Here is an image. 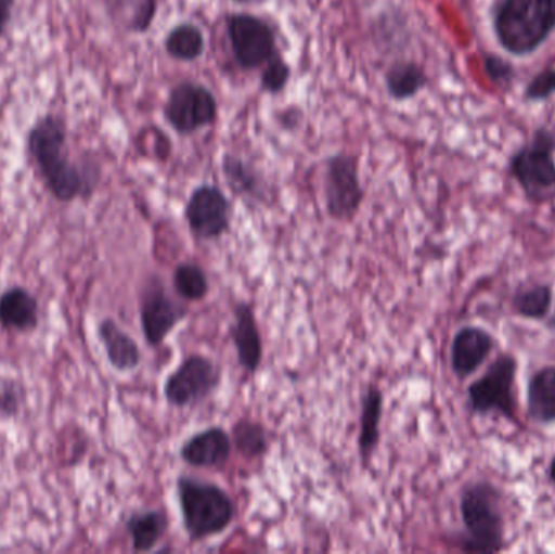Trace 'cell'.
Instances as JSON below:
<instances>
[{
    "label": "cell",
    "instance_id": "1",
    "mask_svg": "<svg viewBox=\"0 0 555 554\" xmlns=\"http://www.w3.org/2000/svg\"><path fill=\"white\" fill-rule=\"evenodd\" d=\"M67 133L59 117L44 116L28 133V152L57 201L72 202L78 195L91 194L98 179H90L68 159Z\"/></svg>",
    "mask_w": 555,
    "mask_h": 554
},
{
    "label": "cell",
    "instance_id": "2",
    "mask_svg": "<svg viewBox=\"0 0 555 554\" xmlns=\"http://www.w3.org/2000/svg\"><path fill=\"white\" fill-rule=\"evenodd\" d=\"M460 516L465 532L453 537V543L465 553L494 554L505 550L507 520L505 494L498 485L478 480L463 487Z\"/></svg>",
    "mask_w": 555,
    "mask_h": 554
},
{
    "label": "cell",
    "instance_id": "3",
    "mask_svg": "<svg viewBox=\"0 0 555 554\" xmlns=\"http://www.w3.org/2000/svg\"><path fill=\"white\" fill-rule=\"evenodd\" d=\"M492 28L515 57L534 54L555 31V0H495Z\"/></svg>",
    "mask_w": 555,
    "mask_h": 554
},
{
    "label": "cell",
    "instance_id": "4",
    "mask_svg": "<svg viewBox=\"0 0 555 554\" xmlns=\"http://www.w3.org/2000/svg\"><path fill=\"white\" fill-rule=\"evenodd\" d=\"M185 532L194 542L221 536L236 517L230 494L210 481L181 477L176 484Z\"/></svg>",
    "mask_w": 555,
    "mask_h": 554
},
{
    "label": "cell",
    "instance_id": "5",
    "mask_svg": "<svg viewBox=\"0 0 555 554\" xmlns=\"http://www.w3.org/2000/svg\"><path fill=\"white\" fill-rule=\"evenodd\" d=\"M555 132L547 127L534 130L533 137L511 156L508 172L534 205L555 201Z\"/></svg>",
    "mask_w": 555,
    "mask_h": 554
},
{
    "label": "cell",
    "instance_id": "6",
    "mask_svg": "<svg viewBox=\"0 0 555 554\" xmlns=\"http://www.w3.org/2000/svg\"><path fill=\"white\" fill-rule=\"evenodd\" d=\"M518 360L512 353H501L486 373L468 387L469 412L476 416H502L508 422L517 420Z\"/></svg>",
    "mask_w": 555,
    "mask_h": 554
},
{
    "label": "cell",
    "instance_id": "7",
    "mask_svg": "<svg viewBox=\"0 0 555 554\" xmlns=\"http://www.w3.org/2000/svg\"><path fill=\"white\" fill-rule=\"evenodd\" d=\"M364 195L359 156L348 152L330 155L323 168V198L328 217L351 221L358 215Z\"/></svg>",
    "mask_w": 555,
    "mask_h": 554
},
{
    "label": "cell",
    "instance_id": "8",
    "mask_svg": "<svg viewBox=\"0 0 555 554\" xmlns=\"http://www.w3.org/2000/svg\"><path fill=\"white\" fill-rule=\"evenodd\" d=\"M220 114L217 96L207 85L184 80L169 91L163 117L178 136L191 137L215 126Z\"/></svg>",
    "mask_w": 555,
    "mask_h": 554
},
{
    "label": "cell",
    "instance_id": "9",
    "mask_svg": "<svg viewBox=\"0 0 555 554\" xmlns=\"http://www.w3.org/2000/svg\"><path fill=\"white\" fill-rule=\"evenodd\" d=\"M227 36L231 54L241 70H260L280 52L275 28L254 13H230L227 16Z\"/></svg>",
    "mask_w": 555,
    "mask_h": 554
},
{
    "label": "cell",
    "instance_id": "10",
    "mask_svg": "<svg viewBox=\"0 0 555 554\" xmlns=\"http://www.w3.org/2000/svg\"><path fill=\"white\" fill-rule=\"evenodd\" d=\"M220 381V368L215 361L204 355H191L169 374L163 394L169 405L184 409L208 399Z\"/></svg>",
    "mask_w": 555,
    "mask_h": 554
},
{
    "label": "cell",
    "instance_id": "11",
    "mask_svg": "<svg viewBox=\"0 0 555 554\" xmlns=\"http://www.w3.org/2000/svg\"><path fill=\"white\" fill-rule=\"evenodd\" d=\"M233 205L223 189L202 184L192 191L184 208L189 230L197 240H220L231 228Z\"/></svg>",
    "mask_w": 555,
    "mask_h": 554
},
{
    "label": "cell",
    "instance_id": "12",
    "mask_svg": "<svg viewBox=\"0 0 555 554\" xmlns=\"http://www.w3.org/2000/svg\"><path fill=\"white\" fill-rule=\"evenodd\" d=\"M185 315H188V309L169 295L163 280L153 276L146 283L142 301H140V321H142L146 344L153 348L159 347L184 321Z\"/></svg>",
    "mask_w": 555,
    "mask_h": 554
},
{
    "label": "cell",
    "instance_id": "13",
    "mask_svg": "<svg viewBox=\"0 0 555 554\" xmlns=\"http://www.w3.org/2000/svg\"><path fill=\"white\" fill-rule=\"evenodd\" d=\"M494 348V335L486 328L479 325H465L460 328L450 347L453 374L460 381L468 379L489 360Z\"/></svg>",
    "mask_w": 555,
    "mask_h": 554
},
{
    "label": "cell",
    "instance_id": "14",
    "mask_svg": "<svg viewBox=\"0 0 555 554\" xmlns=\"http://www.w3.org/2000/svg\"><path fill=\"white\" fill-rule=\"evenodd\" d=\"M233 451L231 436L220 426L195 433L181 448V459L195 468H220L228 464Z\"/></svg>",
    "mask_w": 555,
    "mask_h": 554
},
{
    "label": "cell",
    "instance_id": "15",
    "mask_svg": "<svg viewBox=\"0 0 555 554\" xmlns=\"http://www.w3.org/2000/svg\"><path fill=\"white\" fill-rule=\"evenodd\" d=\"M230 332L236 348L237 363L246 373L256 374L262 364L263 345L253 306L247 302L236 305Z\"/></svg>",
    "mask_w": 555,
    "mask_h": 554
},
{
    "label": "cell",
    "instance_id": "16",
    "mask_svg": "<svg viewBox=\"0 0 555 554\" xmlns=\"http://www.w3.org/2000/svg\"><path fill=\"white\" fill-rule=\"evenodd\" d=\"M221 175L228 189L237 197L256 204H266L269 201L270 185L266 176L243 156L224 153L221 158Z\"/></svg>",
    "mask_w": 555,
    "mask_h": 554
},
{
    "label": "cell",
    "instance_id": "17",
    "mask_svg": "<svg viewBox=\"0 0 555 554\" xmlns=\"http://www.w3.org/2000/svg\"><path fill=\"white\" fill-rule=\"evenodd\" d=\"M527 413L540 426L555 425V366L540 368L528 381Z\"/></svg>",
    "mask_w": 555,
    "mask_h": 554
},
{
    "label": "cell",
    "instance_id": "18",
    "mask_svg": "<svg viewBox=\"0 0 555 554\" xmlns=\"http://www.w3.org/2000/svg\"><path fill=\"white\" fill-rule=\"evenodd\" d=\"M98 335H100L101 344L104 345V350H106L107 360H109L114 370L127 373V371L139 368L140 361H142L139 345L113 319H104L101 322L100 327H98Z\"/></svg>",
    "mask_w": 555,
    "mask_h": 554
},
{
    "label": "cell",
    "instance_id": "19",
    "mask_svg": "<svg viewBox=\"0 0 555 554\" xmlns=\"http://www.w3.org/2000/svg\"><path fill=\"white\" fill-rule=\"evenodd\" d=\"M0 325L20 332L33 331L38 325V301L28 289L12 286L0 295Z\"/></svg>",
    "mask_w": 555,
    "mask_h": 554
},
{
    "label": "cell",
    "instance_id": "20",
    "mask_svg": "<svg viewBox=\"0 0 555 554\" xmlns=\"http://www.w3.org/2000/svg\"><path fill=\"white\" fill-rule=\"evenodd\" d=\"M385 90L397 103L413 100L429 85V75L423 65L414 61H395L384 75Z\"/></svg>",
    "mask_w": 555,
    "mask_h": 554
},
{
    "label": "cell",
    "instance_id": "21",
    "mask_svg": "<svg viewBox=\"0 0 555 554\" xmlns=\"http://www.w3.org/2000/svg\"><path fill=\"white\" fill-rule=\"evenodd\" d=\"M384 413V394L377 387H369L362 397L361 431L358 448L362 462L367 465L380 441V420Z\"/></svg>",
    "mask_w": 555,
    "mask_h": 554
},
{
    "label": "cell",
    "instance_id": "22",
    "mask_svg": "<svg viewBox=\"0 0 555 554\" xmlns=\"http://www.w3.org/2000/svg\"><path fill=\"white\" fill-rule=\"evenodd\" d=\"M207 39L204 29L194 22H181L169 29L165 51L178 62H195L205 54Z\"/></svg>",
    "mask_w": 555,
    "mask_h": 554
},
{
    "label": "cell",
    "instance_id": "23",
    "mask_svg": "<svg viewBox=\"0 0 555 554\" xmlns=\"http://www.w3.org/2000/svg\"><path fill=\"white\" fill-rule=\"evenodd\" d=\"M511 308L518 318L527 321H547L554 308V289L547 283L521 286L512 295Z\"/></svg>",
    "mask_w": 555,
    "mask_h": 554
},
{
    "label": "cell",
    "instance_id": "24",
    "mask_svg": "<svg viewBox=\"0 0 555 554\" xmlns=\"http://www.w3.org/2000/svg\"><path fill=\"white\" fill-rule=\"evenodd\" d=\"M169 520L165 511H142L135 513L127 520V532H129L132 546L135 552L149 553L162 542L165 533L168 532Z\"/></svg>",
    "mask_w": 555,
    "mask_h": 554
},
{
    "label": "cell",
    "instance_id": "25",
    "mask_svg": "<svg viewBox=\"0 0 555 554\" xmlns=\"http://www.w3.org/2000/svg\"><path fill=\"white\" fill-rule=\"evenodd\" d=\"M231 441L243 458L254 461L260 459L269 451V435L266 426L254 420L243 418L236 422L231 433Z\"/></svg>",
    "mask_w": 555,
    "mask_h": 554
},
{
    "label": "cell",
    "instance_id": "26",
    "mask_svg": "<svg viewBox=\"0 0 555 554\" xmlns=\"http://www.w3.org/2000/svg\"><path fill=\"white\" fill-rule=\"evenodd\" d=\"M172 286L176 293L189 302L202 301L210 292L207 273L194 262H182L176 266Z\"/></svg>",
    "mask_w": 555,
    "mask_h": 554
},
{
    "label": "cell",
    "instance_id": "27",
    "mask_svg": "<svg viewBox=\"0 0 555 554\" xmlns=\"http://www.w3.org/2000/svg\"><path fill=\"white\" fill-rule=\"evenodd\" d=\"M293 68L287 64L286 59L283 57L281 52H278L275 57L270 59L262 68H260V90L263 93L280 94L281 91L286 90L289 83Z\"/></svg>",
    "mask_w": 555,
    "mask_h": 554
},
{
    "label": "cell",
    "instance_id": "28",
    "mask_svg": "<svg viewBox=\"0 0 555 554\" xmlns=\"http://www.w3.org/2000/svg\"><path fill=\"white\" fill-rule=\"evenodd\" d=\"M485 72L489 81L494 87H498L499 90H511L515 78H517V70H515L514 64L498 54L485 55Z\"/></svg>",
    "mask_w": 555,
    "mask_h": 554
},
{
    "label": "cell",
    "instance_id": "29",
    "mask_svg": "<svg viewBox=\"0 0 555 554\" xmlns=\"http://www.w3.org/2000/svg\"><path fill=\"white\" fill-rule=\"evenodd\" d=\"M553 96H555V67L544 68L528 81L524 98L528 103H543Z\"/></svg>",
    "mask_w": 555,
    "mask_h": 554
},
{
    "label": "cell",
    "instance_id": "30",
    "mask_svg": "<svg viewBox=\"0 0 555 554\" xmlns=\"http://www.w3.org/2000/svg\"><path fill=\"white\" fill-rule=\"evenodd\" d=\"M158 10V0H139L135 10H133L132 20L129 28L133 33H146L152 28Z\"/></svg>",
    "mask_w": 555,
    "mask_h": 554
},
{
    "label": "cell",
    "instance_id": "31",
    "mask_svg": "<svg viewBox=\"0 0 555 554\" xmlns=\"http://www.w3.org/2000/svg\"><path fill=\"white\" fill-rule=\"evenodd\" d=\"M20 409V396L13 383H5L0 386V416H15Z\"/></svg>",
    "mask_w": 555,
    "mask_h": 554
},
{
    "label": "cell",
    "instance_id": "32",
    "mask_svg": "<svg viewBox=\"0 0 555 554\" xmlns=\"http://www.w3.org/2000/svg\"><path fill=\"white\" fill-rule=\"evenodd\" d=\"M12 9L13 0H0V35H2L5 26L9 25Z\"/></svg>",
    "mask_w": 555,
    "mask_h": 554
},
{
    "label": "cell",
    "instance_id": "33",
    "mask_svg": "<svg viewBox=\"0 0 555 554\" xmlns=\"http://www.w3.org/2000/svg\"><path fill=\"white\" fill-rule=\"evenodd\" d=\"M231 2L241 3V5L260 7L266 5V3L269 2V0H231Z\"/></svg>",
    "mask_w": 555,
    "mask_h": 554
},
{
    "label": "cell",
    "instance_id": "34",
    "mask_svg": "<svg viewBox=\"0 0 555 554\" xmlns=\"http://www.w3.org/2000/svg\"><path fill=\"white\" fill-rule=\"evenodd\" d=\"M547 478H550L551 485L555 488V454L551 459L550 468H547Z\"/></svg>",
    "mask_w": 555,
    "mask_h": 554
},
{
    "label": "cell",
    "instance_id": "35",
    "mask_svg": "<svg viewBox=\"0 0 555 554\" xmlns=\"http://www.w3.org/2000/svg\"><path fill=\"white\" fill-rule=\"evenodd\" d=\"M547 325H550V328L555 331V306L553 308V312H551L550 319H547Z\"/></svg>",
    "mask_w": 555,
    "mask_h": 554
}]
</instances>
